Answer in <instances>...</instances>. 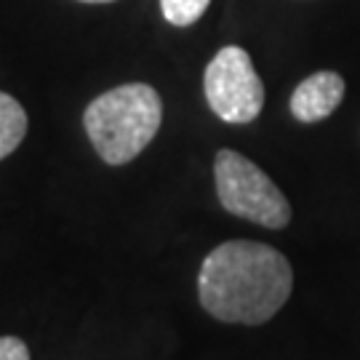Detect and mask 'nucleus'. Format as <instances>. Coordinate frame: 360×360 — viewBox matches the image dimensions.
<instances>
[{"label":"nucleus","instance_id":"f257e3e1","mask_svg":"<svg viewBox=\"0 0 360 360\" xmlns=\"http://www.w3.org/2000/svg\"><path fill=\"white\" fill-rule=\"evenodd\" d=\"M294 291L291 262L259 240L217 245L198 272V299L221 323L262 326L275 318Z\"/></svg>","mask_w":360,"mask_h":360},{"label":"nucleus","instance_id":"f03ea898","mask_svg":"<svg viewBox=\"0 0 360 360\" xmlns=\"http://www.w3.org/2000/svg\"><path fill=\"white\" fill-rule=\"evenodd\" d=\"M163 123V99L147 83H123L104 91L83 112L96 155L110 166H126L155 139Z\"/></svg>","mask_w":360,"mask_h":360},{"label":"nucleus","instance_id":"7ed1b4c3","mask_svg":"<svg viewBox=\"0 0 360 360\" xmlns=\"http://www.w3.org/2000/svg\"><path fill=\"white\" fill-rule=\"evenodd\" d=\"M214 181L219 203L232 217L248 219L267 230H283L291 221V203L283 190L235 150H219L214 158Z\"/></svg>","mask_w":360,"mask_h":360},{"label":"nucleus","instance_id":"20e7f679","mask_svg":"<svg viewBox=\"0 0 360 360\" xmlns=\"http://www.w3.org/2000/svg\"><path fill=\"white\" fill-rule=\"evenodd\" d=\"M203 91L211 112L232 126L257 120L264 107V83L251 56L240 46H224L208 62Z\"/></svg>","mask_w":360,"mask_h":360},{"label":"nucleus","instance_id":"39448f33","mask_svg":"<svg viewBox=\"0 0 360 360\" xmlns=\"http://www.w3.org/2000/svg\"><path fill=\"white\" fill-rule=\"evenodd\" d=\"M345 77L334 70H321L304 77L291 94V115L299 123H321L328 115H334L336 107L345 99Z\"/></svg>","mask_w":360,"mask_h":360},{"label":"nucleus","instance_id":"423d86ee","mask_svg":"<svg viewBox=\"0 0 360 360\" xmlns=\"http://www.w3.org/2000/svg\"><path fill=\"white\" fill-rule=\"evenodd\" d=\"M27 134V112L13 96L0 91V160L22 144Z\"/></svg>","mask_w":360,"mask_h":360},{"label":"nucleus","instance_id":"0eeeda50","mask_svg":"<svg viewBox=\"0 0 360 360\" xmlns=\"http://www.w3.org/2000/svg\"><path fill=\"white\" fill-rule=\"evenodd\" d=\"M208 6H211V0H160L163 16H166L168 25L174 27L195 25L206 13Z\"/></svg>","mask_w":360,"mask_h":360},{"label":"nucleus","instance_id":"6e6552de","mask_svg":"<svg viewBox=\"0 0 360 360\" xmlns=\"http://www.w3.org/2000/svg\"><path fill=\"white\" fill-rule=\"evenodd\" d=\"M0 360H30V349L19 336H0Z\"/></svg>","mask_w":360,"mask_h":360},{"label":"nucleus","instance_id":"1a4fd4ad","mask_svg":"<svg viewBox=\"0 0 360 360\" xmlns=\"http://www.w3.org/2000/svg\"><path fill=\"white\" fill-rule=\"evenodd\" d=\"M80 3H112V0H80Z\"/></svg>","mask_w":360,"mask_h":360}]
</instances>
